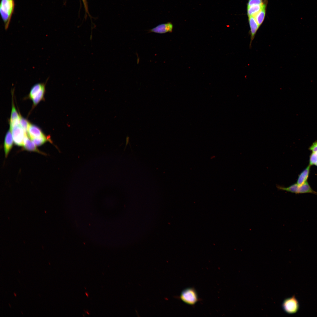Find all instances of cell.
Instances as JSON below:
<instances>
[{"mask_svg": "<svg viewBox=\"0 0 317 317\" xmlns=\"http://www.w3.org/2000/svg\"><path fill=\"white\" fill-rule=\"evenodd\" d=\"M15 7L14 0H1L0 4V13L4 24L5 29L9 26Z\"/></svg>", "mask_w": 317, "mask_h": 317, "instance_id": "cell-1", "label": "cell"}, {"mask_svg": "<svg viewBox=\"0 0 317 317\" xmlns=\"http://www.w3.org/2000/svg\"><path fill=\"white\" fill-rule=\"evenodd\" d=\"M276 187L279 190H284L296 194L309 193L317 195V192L311 188L307 181L301 186L299 185L296 183L288 187L278 185H276Z\"/></svg>", "mask_w": 317, "mask_h": 317, "instance_id": "cell-2", "label": "cell"}, {"mask_svg": "<svg viewBox=\"0 0 317 317\" xmlns=\"http://www.w3.org/2000/svg\"><path fill=\"white\" fill-rule=\"evenodd\" d=\"M179 298L183 302L191 306L194 305L200 300L196 291L193 288L183 290Z\"/></svg>", "mask_w": 317, "mask_h": 317, "instance_id": "cell-3", "label": "cell"}, {"mask_svg": "<svg viewBox=\"0 0 317 317\" xmlns=\"http://www.w3.org/2000/svg\"><path fill=\"white\" fill-rule=\"evenodd\" d=\"M10 130L11 132L14 144L17 146H23L26 132L20 125L14 127Z\"/></svg>", "mask_w": 317, "mask_h": 317, "instance_id": "cell-4", "label": "cell"}, {"mask_svg": "<svg viewBox=\"0 0 317 317\" xmlns=\"http://www.w3.org/2000/svg\"><path fill=\"white\" fill-rule=\"evenodd\" d=\"M282 307L286 313L293 314L296 313L299 310V305L298 302L294 296L286 299L282 303Z\"/></svg>", "mask_w": 317, "mask_h": 317, "instance_id": "cell-5", "label": "cell"}, {"mask_svg": "<svg viewBox=\"0 0 317 317\" xmlns=\"http://www.w3.org/2000/svg\"><path fill=\"white\" fill-rule=\"evenodd\" d=\"M173 28L172 23L168 22L159 24L156 27L148 30V33H154L158 34H164L167 33H172Z\"/></svg>", "mask_w": 317, "mask_h": 317, "instance_id": "cell-6", "label": "cell"}, {"mask_svg": "<svg viewBox=\"0 0 317 317\" xmlns=\"http://www.w3.org/2000/svg\"><path fill=\"white\" fill-rule=\"evenodd\" d=\"M13 141L12 134L10 130L8 131L5 135L4 144V150L6 158L7 157L12 148Z\"/></svg>", "mask_w": 317, "mask_h": 317, "instance_id": "cell-7", "label": "cell"}, {"mask_svg": "<svg viewBox=\"0 0 317 317\" xmlns=\"http://www.w3.org/2000/svg\"><path fill=\"white\" fill-rule=\"evenodd\" d=\"M248 21L250 27V41L249 47H251L252 43L254 39L256 33L260 27L254 17L253 16L248 17Z\"/></svg>", "mask_w": 317, "mask_h": 317, "instance_id": "cell-8", "label": "cell"}, {"mask_svg": "<svg viewBox=\"0 0 317 317\" xmlns=\"http://www.w3.org/2000/svg\"><path fill=\"white\" fill-rule=\"evenodd\" d=\"M28 135L31 140L45 136L41 129L37 126L30 124L27 131Z\"/></svg>", "mask_w": 317, "mask_h": 317, "instance_id": "cell-9", "label": "cell"}, {"mask_svg": "<svg viewBox=\"0 0 317 317\" xmlns=\"http://www.w3.org/2000/svg\"><path fill=\"white\" fill-rule=\"evenodd\" d=\"M20 115L19 116L17 112L14 104L13 103L11 112L10 119V130L14 127L20 125Z\"/></svg>", "mask_w": 317, "mask_h": 317, "instance_id": "cell-10", "label": "cell"}, {"mask_svg": "<svg viewBox=\"0 0 317 317\" xmlns=\"http://www.w3.org/2000/svg\"><path fill=\"white\" fill-rule=\"evenodd\" d=\"M23 146L24 149L26 150L36 152L40 154H43L37 149L36 146L33 141L31 140L28 137L26 134L24 138Z\"/></svg>", "mask_w": 317, "mask_h": 317, "instance_id": "cell-11", "label": "cell"}, {"mask_svg": "<svg viewBox=\"0 0 317 317\" xmlns=\"http://www.w3.org/2000/svg\"><path fill=\"white\" fill-rule=\"evenodd\" d=\"M311 166L309 164L299 175L296 182L299 185H301L307 181Z\"/></svg>", "mask_w": 317, "mask_h": 317, "instance_id": "cell-12", "label": "cell"}, {"mask_svg": "<svg viewBox=\"0 0 317 317\" xmlns=\"http://www.w3.org/2000/svg\"><path fill=\"white\" fill-rule=\"evenodd\" d=\"M266 3L260 5H254L247 6V14L248 17L254 16L264 8L266 7Z\"/></svg>", "mask_w": 317, "mask_h": 317, "instance_id": "cell-13", "label": "cell"}, {"mask_svg": "<svg viewBox=\"0 0 317 317\" xmlns=\"http://www.w3.org/2000/svg\"><path fill=\"white\" fill-rule=\"evenodd\" d=\"M266 8L265 7L262 9L254 17L259 26L262 23L266 15Z\"/></svg>", "mask_w": 317, "mask_h": 317, "instance_id": "cell-14", "label": "cell"}, {"mask_svg": "<svg viewBox=\"0 0 317 317\" xmlns=\"http://www.w3.org/2000/svg\"><path fill=\"white\" fill-rule=\"evenodd\" d=\"M45 86V85L44 83H38L35 85L31 89L29 95V98L32 99Z\"/></svg>", "mask_w": 317, "mask_h": 317, "instance_id": "cell-15", "label": "cell"}, {"mask_svg": "<svg viewBox=\"0 0 317 317\" xmlns=\"http://www.w3.org/2000/svg\"><path fill=\"white\" fill-rule=\"evenodd\" d=\"M45 91V86L43 87L40 91L31 99L33 100V105H36L42 100Z\"/></svg>", "mask_w": 317, "mask_h": 317, "instance_id": "cell-16", "label": "cell"}, {"mask_svg": "<svg viewBox=\"0 0 317 317\" xmlns=\"http://www.w3.org/2000/svg\"><path fill=\"white\" fill-rule=\"evenodd\" d=\"M48 139L45 135L41 137L33 139L31 140L36 146H40L47 141Z\"/></svg>", "mask_w": 317, "mask_h": 317, "instance_id": "cell-17", "label": "cell"}, {"mask_svg": "<svg viewBox=\"0 0 317 317\" xmlns=\"http://www.w3.org/2000/svg\"><path fill=\"white\" fill-rule=\"evenodd\" d=\"M20 125L26 132H27L31 124L26 119L22 117L20 115Z\"/></svg>", "mask_w": 317, "mask_h": 317, "instance_id": "cell-18", "label": "cell"}, {"mask_svg": "<svg viewBox=\"0 0 317 317\" xmlns=\"http://www.w3.org/2000/svg\"><path fill=\"white\" fill-rule=\"evenodd\" d=\"M317 163V151L312 152L310 156L309 164L311 166L315 165Z\"/></svg>", "mask_w": 317, "mask_h": 317, "instance_id": "cell-19", "label": "cell"}, {"mask_svg": "<svg viewBox=\"0 0 317 317\" xmlns=\"http://www.w3.org/2000/svg\"><path fill=\"white\" fill-rule=\"evenodd\" d=\"M266 2V0H249L247 4V6L260 5Z\"/></svg>", "mask_w": 317, "mask_h": 317, "instance_id": "cell-20", "label": "cell"}, {"mask_svg": "<svg viewBox=\"0 0 317 317\" xmlns=\"http://www.w3.org/2000/svg\"><path fill=\"white\" fill-rule=\"evenodd\" d=\"M309 149L312 152L317 151V140L314 142L309 148Z\"/></svg>", "mask_w": 317, "mask_h": 317, "instance_id": "cell-21", "label": "cell"}, {"mask_svg": "<svg viewBox=\"0 0 317 317\" xmlns=\"http://www.w3.org/2000/svg\"><path fill=\"white\" fill-rule=\"evenodd\" d=\"M83 3L85 13L89 15L87 0H81Z\"/></svg>", "mask_w": 317, "mask_h": 317, "instance_id": "cell-22", "label": "cell"}, {"mask_svg": "<svg viewBox=\"0 0 317 317\" xmlns=\"http://www.w3.org/2000/svg\"><path fill=\"white\" fill-rule=\"evenodd\" d=\"M14 294L15 297L16 296V295L15 293H14Z\"/></svg>", "mask_w": 317, "mask_h": 317, "instance_id": "cell-23", "label": "cell"}, {"mask_svg": "<svg viewBox=\"0 0 317 317\" xmlns=\"http://www.w3.org/2000/svg\"><path fill=\"white\" fill-rule=\"evenodd\" d=\"M315 165L316 166H317V163L315 164Z\"/></svg>", "mask_w": 317, "mask_h": 317, "instance_id": "cell-24", "label": "cell"}]
</instances>
